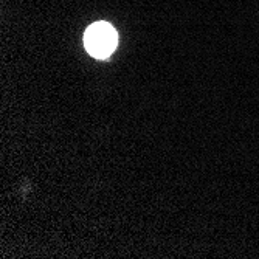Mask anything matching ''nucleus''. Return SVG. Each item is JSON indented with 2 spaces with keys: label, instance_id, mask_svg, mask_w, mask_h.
<instances>
[{
  "label": "nucleus",
  "instance_id": "nucleus-1",
  "mask_svg": "<svg viewBox=\"0 0 259 259\" xmlns=\"http://www.w3.org/2000/svg\"><path fill=\"white\" fill-rule=\"evenodd\" d=\"M84 45L93 58L104 59L112 55L116 47V31L106 22L90 25L84 34Z\"/></svg>",
  "mask_w": 259,
  "mask_h": 259
}]
</instances>
